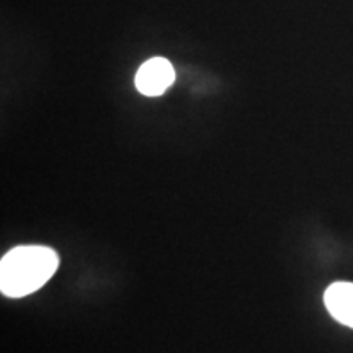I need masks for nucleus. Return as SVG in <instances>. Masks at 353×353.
<instances>
[{"label":"nucleus","mask_w":353,"mask_h":353,"mask_svg":"<svg viewBox=\"0 0 353 353\" xmlns=\"http://www.w3.org/2000/svg\"><path fill=\"white\" fill-rule=\"evenodd\" d=\"M59 267L54 250L44 245H20L0 260V291L7 298H23L50 281Z\"/></svg>","instance_id":"f257e3e1"},{"label":"nucleus","mask_w":353,"mask_h":353,"mask_svg":"<svg viewBox=\"0 0 353 353\" xmlns=\"http://www.w3.org/2000/svg\"><path fill=\"white\" fill-rule=\"evenodd\" d=\"M175 81V70L164 57L145 61L136 74V87L143 95L159 97Z\"/></svg>","instance_id":"f03ea898"},{"label":"nucleus","mask_w":353,"mask_h":353,"mask_svg":"<svg viewBox=\"0 0 353 353\" xmlns=\"http://www.w3.org/2000/svg\"><path fill=\"white\" fill-rule=\"evenodd\" d=\"M324 303L335 321L353 329V283L339 281L330 285L324 294Z\"/></svg>","instance_id":"7ed1b4c3"}]
</instances>
